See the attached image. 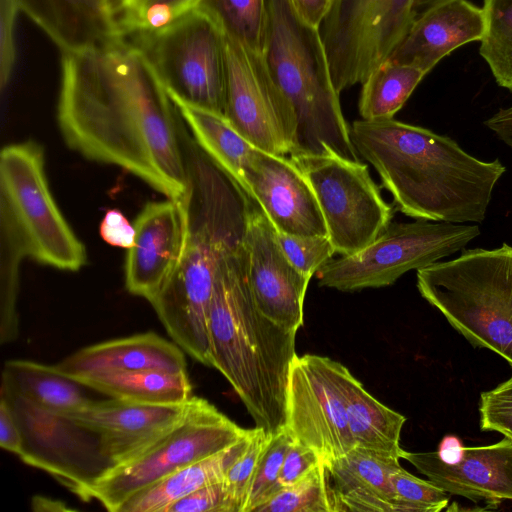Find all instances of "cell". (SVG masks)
<instances>
[{"label": "cell", "mask_w": 512, "mask_h": 512, "mask_svg": "<svg viewBox=\"0 0 512 512\" xmlns=\"http://www.w3.org/2000/svg\"><path fill=\"white\" fill-rule=\"evenodd\" d=\"M57 119L66 144L87 159L121 167L167 198L186 195L183 120L127 37L62 52Z\"/></svg>", "instance_id": "cell-1"}, {"label": "cell", "mask_w": 512, "mask_h": 512, "mask_svg": "<svg viewBox=\"0 0 512 512\" xmlns=\"http://www.w3.org/2000/svg\"><path fill=\"white\" fill-rule=\"evenodd\" d=\"M187 231L180 260L150 302L173 342L210 367L208 314L221 260L244 242L250 196L186 134Z\"/></svg>", "instance_id": "cell-2"}, {"label": "cell", "mask_w": 512, "mask_h": 512, "mask_svg": "<svg viewBox=\"0 0 512 512\" xmlns=\"http://www.w3.org/2000/svg\"><path fill=\"white\" fill-rule=\"evenodd\" d=\"M350 137L397 208L415 219L482 222L506 170L498 159L481 161L449 137L393 118L356 120Z\"/></svg>", "instance_id": "cell-3"}, {"label": "cell", "mask_w": 512, "mask_h": 512, "mask_svg": "<svg viewBox=\"0 0 512 512\" xmlns=\"http://www.w3.org/2000/svg\"><path fill=\"white\" fill-rule=\"evenodd\" d=\"M210 367L232 386L256 427L284 426L296 331L257 308L249 285L244 242L220 262L208 314Z\"/></svg>", "instance_id": "cell-4"}, {"label": "cell", "mask_w": 512, "mask_h": 512, "mask_svg": "<svg viewBox=\"0 0 512 512\" xmlns=\"http://www.w3.org/2000/svg\"><path fill=\"white\" fill-rule=\"evenodd\" d=\"M261 52L292 113L289 157L335 155L360 161L320 28L302 19L291 0H265Z\"/></svg>", "instance_id": "cell-5"}, {"label": "cell", "mask_w": 512, "mask_h": 512, "mask_svg": "<svg viewBox=\"0 0 512 512\" xmlns=\"http://www.w3.org/2000/svg\"><path fill=\"white\" fill-rule=\"evenodd\" d=\"M417 288L472 345L512 366V246L465 250L418 269Z\"/></svg>", "instance_id": "cell-6"}, {"label": "cell", "mask_w": 512, "mask_h": 512, "mask_svg": "<svg viewBox=\"0 0 512 512\" xmlns=\"http://www.w3.org/2000/svg\"><path fill=\"white\" fill-rule=\"evenodd\" d=\"M0 231L25 257L65 271H78L86 250L59 210L45 174L44 149L29 140L0 154Z\"/></svg>", "instance_id": "cell-7"}, {"label": "cell", "mask_w": 512, "mask_h": 512, "mask_svg": "<svg viewBox=\"0 0 512 512\" xmlns=\"http://www.w3.org/2000/svg\"><path fill=\"white\" fill-rule=\"evenodd\" d=\"M208 400L192 395L180 422L135 458L110 468L89 488L85 501L95 499L111 512L137 492L170 474L235 444L250 433Z\"/></svg>", "instance_id": "cell-8"}, {"label": "cell", "mask_w": 512, "mask_h": 512, "mask_svg": "<svg viewBox=\"0 0 512 512\" xmlns=\"http://www.w3.org/2000/svg\"><path fill=\"white\" fill-rule=\"evenodd\" d=\"M480 234L477 225L449 222L390 223L362 250L330 259L315 274L320 286L343 292L392 285L410 270L427 267Z\"/></svg>", "instance_id": "cell-9"}, {"label": "cell", "mask_w": 512, "mask_h": 512, "mask_svg": "<svg viewBox=\"0 0 512 512\" xmlns=\"http://www.w3.org/2000/svg\"><path fill=\"white\" fill-rule=\"evenodd\" d=\"M125 37L142 50L169 95L224 113V37L207 15L193 8L160 29Z\"/></svg>", "instance_id": "cell-10"}, {"label": "cell", "mask_w": 512, "mask_h": 512, "mask_svg": "<svg viewBox=\"0 0 512 512\" xmlns=\"http://www.w3.org/2000/svg\"><path fill=\"white\" fill-rule=\"evenodd\" d=\"M415 0H332L320 33L336 91L362 84L411 27Z\"/></svg>", "instance_id": "cell-11"}, {"label": "cell", "mask_w": 512, "mask_h": 512, "mask_svg": "<svg viewBox=\"0 0 512 512\" xmlns=\"http://www.w3.org/2000/svg\"><path fill=\"white\" fill-rule=\"evenodd\" d=\"M290 158L312 186L336 253L362 250L391 223L393 209L366 164L335 155Z\"/></svg>", "instance_id": "cell-12"}, {"label": "cell", "mask_w": 512, "mask_h": 512, "mask_svg": "<svg viewBox=\"0 0 512 512\" xmlns=\"http://www.w3.org/2000/svg\"><path fill=\"white\" fill-rule=\"evenodd\" d=\"M0 399L21 431L23 448L18 457L85 501L92 484L112 467L98 436L68 416L42 408L3 386Z\"/></svg>", "instance_id": "cell-13"}, {"label": "cell", "mask_w": 512, "mask_h": 512, "mask_svg": "<svg viewBox=\"0 0 512 512\" xmlns=\"http://www.w3.org/2000/svg\"><path fill=\"white\" fill-rule=\"evenodd\" d=\"M223 37L224 116L257 149L289 156L294 141L292 113L261 50L227 34Z\"/></svg>", "instance_id": "cell-14"}, {"label": "cell", "mask_w": 512, "mask_h": 512, "mask_svg": "<svg viewBox=\"0 0 512 512\" xmlns=\"http://www.w3.org/2000/svg\"><path fill=\"white\" fill-rule=\"evenodd\" d=\"M284 427L294 441L314 450L324 462L355 447L333 359L295 356L289 371Z\"/></svg>", "instance_id": "cell-15"}, {"label": "cell", "mask_w": 512, "mask_h": 512, "mask_svg": "<svg viewBox=\"0 0 512 512\" xmlns=\"http://www.w3.org/2000/svg\"><path fill=\"white\" fill-rule=\"evenodd\" d=\"M244 245L249 285L257 308L277 325L297 332L303 325L310 278L289 261L275 228L253 198L249 202Z\"/></svg>", "instance_id": "cell-16"}, {"label": "cell", "mask_w": 512, "mask_h": 512, "mask_svg": "<svg viewBox=\"0 0 512 512\" xmlns=\"http://www.w3.org/2000/svg\"><path fill=\"white\" fill-rule=\"evenodd\" d=\"M410 462L448 494L489 502L512 501V439L465 447L455 437L443 439L435 452H408Z\"/></svg>", "instance_id": "cell-17"}, {"label": "cell", "mask_w": 512, "mask_h": 512, "mask_svg": "<svg viewBox=\"0 0 512 512\" xmlns=\"http://www.w3.org/2000/svg\"><path fill=\"white\" fill-rule=\"evenodd\" d=\"M245 192L277 232L293 236H328L309 181L288 155L255 149L244 171Z\"/></svg>", "instance_id": "cell-18"}, {"label": "cell", "mask_w": 512, "mask_h": 512, "mask_svg": "<svg viewBox=\"0 0 512 512\" xmlns=\"http://www.w3.org/2000/svg\"><path fill=\"white\" fill-rule=\"evenodd\" d=\"M133 224L135 239L126 255L125 287L151 302L182 255L187 231L183 199L149 202Z\"/></svg>", "instance_id": "cell-19"}, {"label": "cell", "mask_w": 512, "mask_h": 512, "mask_svg": "<svg viewBox=\"0 0 512 512\" xmlns=\"http://www.w3.org/2000/svg\"><path fill=\"white\" fill-rule=\"evenodd\" d=\"M187 402L161 405L115 398L92 400L66 416L98 436L103 455L114 467L140 455L169 433L183 418Z\"/></svg>", "instance_id": "cell-20"}, {"label": "cell", "mask_w": 512, "mask_h": 512, "mask_svg": "<svg viewBox=\"0 0 512 512\" xmlns=\"http://www.w3.org/2000/svg\"><path fill=\"white\" fill-rule=\"evenodd\" d=\"M483 9L467 0H446L419 13L387 60L419 68L426 74L452 51L480 41Z\"/></svg>", "instance_id": "cell-21"}, {"label": "cell", "mask_w": 512, "mask_h": 512, "mask_svg": "<svg viewBox=\"0 0 512 512\" xmlns=\"http://www.w3.org/2000/svg\"><path fill=\"white\" fill-rule=\"evenodd\" d=\"M185 352L154 332L86 346L55 368L73 380L102 374L159 369L186 370Z\"/></svg>", "instance_id": "cell-22"}, {"label": "cell", "mask_w": 512, "mask_h": 512, "mask_svg": "<svg viewBox=\"0 0 512 512\" xmlns=\"http://www.w3.org/2000/svg\"><path fill=\"white\" fill-rule=\"evenodd\" d=\"M400 459L355 446L343 456L324 462L335 512H403L391 474Z\"/></svg>", "instance_id": "cell-23"}, {"label": "cell", "mask_w": 512, "mask_h": 512, "mask_svg": "<svg viewBox=\"0 0 512 512\" xmlns=\"http://www.w3.org/2000/svg\"><path fill=\"white\" fill-rule=\"evenodd\" d=\"M62 52L94 48L124 36L108 0H15Z\"/></svg>", "instance_id": "cell-24"}, {"label": "cell", "mask_w": 512, "mask_h": 512, "mask_svg": "<svg viewBox=\"0 0 512 512\" xmlns=\"http://www.w3.org/2000/svg\"><path fill=\"white\" fill-rule=\"evenodd\" d=\"M333 370L355 446L403 459L400 436L406 417L374 398L340 362L333 360Z\"/></svg>", "instance_id": "cell-25"}, {"label": "cell", "mask_w": 512, "mask_h": 512, "mask_svg": "<svg viewBox=\"0 0 512 512\" xmlns=\"http://www.w3.org/2000/svg\"><path fill=\"white\" fill-rule=\"evenodd\" d=\"M250 433L209 457L194 462L147 487L127 500L119 512H166L177 500L215 482L222 481L236 459L246 449Z\"/></svg>", "instance_id": "cell-26"}, {"label": "cell", "mask_w": 512, "mask_h": 512, "mask_svg": "<svg viewBox=\"0 0 512 512\" xmlns=\"http://www.w3.org/2000/svg\"><path fill=\"white\" fill-rule=\"evenodd\" d=\"M169 96L197 145L245 191L244 171L256 147L224 114Z\"/></svg>", "instance_id": "cell-27"}, {"label": "cell", "mask_w": 512, "mask_h": 512, "mask_svg": "<svg viewBox=\"0 0 512 512\" xmlns=\"http://www.w3.org/2000/svg\"><path fill=\"white\" fill-rule=\"evenodd\" d=\"M1 386L54 413L68 415L89 404L83 385L60 373L54 365L30 360H8Z\"/></svg>", "instance_id": "cell-28"}, {"label": "cell", "mask_w": 512, "mask_h": 512, "mask_svg": "<svg viewBox=\"0 0 512 512\" xmlns=\"http://www.w3.org/2000/svg\"><path fill=\"white\" fill-rule=\"evenodd\" d=\"M75 381L110 398L143 404H184L192 396L187 370L118 372L83 377Z\"/></svg>", "instance_id": "cell-29"}, {"label": "cell", "mask_w": 512, "mask_h": 512, "mask_svg": "<svg viewBox=\"0 0 512 512\" xmlns=\"http://www.w3.org/2000/svg\"><path fill=\"white\" fill-rule=\"evenodd\" d=\"M426 75L419 68L386 60L361 84L359 114L364 120L392 119Z\"/></svg>", "instance_id": "cell-30"}, {"label": "cell", "mask_w": 512, "mask_h": 512, "mask_svg": "<svg viewBox=\"0 0 512 512\" xmlns=\"http://www.w3.org/2000/svg\"><path fill=\"white\" fill-rule=\"evenodd\" d=\"M484 33L479 53L496 82L512 92V0H483Z\"/></svg>", "instance_id": "cell-31"}, {"label": "cell", "mask_w": 512, "mask_h": 512, "mask_svg": "<svg viewBox=\"0 0 512 512\" xmlns=\"http://www.w3.org/2000/svg\"><path fill=\"white\" fill-rule=\"evenodd\" d=\"M224 34L261 50L265 0H199L195 7Z\"/></svg>", "instance_id": "cell-32"}, {"label": "cell", "mask_w": 512, "mask_h": 512, "mask_svg": "<svg viewBox=\"0 0 512 512\" xmlns=\"http://www.w3.org/2000/svg\"><path fill=\"white\" fill-rule=\"evenodd\" d=\"M255 512H335L324 461L299 481L279 489Z\"/></svg>", "instance_id": "cell-33"}, {"label": "cell", "mask_w": 512, "mask_h": 512, "mask_svg": "<svg viewBox=\"0 0 512 512\" xmlns=\"http://www.w3.org/2000/svg\"><path fill=\"white\" fill-rule=\"evenodd\" d=\"M199 0H123L115 13L124 36L160 29L193 9Z\"/></svg>", "instance_id": "cell-34"}, {"label": "cell", "mask_w": 512, "mask_h": 512, "mask_svg": "<svg viewBox=\"0 0 512 512\" xmlns=\"http://www.w3.org/2000/svg\"><path fill=\"white\" fill-rule=\"evenodd\" d=\"M293 441L284 426L272 434L260 456L241 512H255L280 489L278 477Z\"/></svg>", "instance_id": "cell-35"}, {"label": "cell", "mask_w": 512, "mask_h": 512, "mask_svg": "<svg viewBox=\"0 0 512 512\" xmlns=\"http://www.w3.org/2000/svg\"><path fill=\"white\" fill-rule=\"evenodd\" d=\"M0 234V342L4 345L13 342L18 336L19 263L25 255L8 236Z\"/></svg>", "instance_id": "cell-36"}, {"label": "cell", "mask_w": 512, "mask_h": 512, "mask_svg": "<svg viewBox=\"0 0 512 512\" xmlns=\"http://www.w3.org/2000/svg\"><path fill=\"white\" fill-rule=\"evenodd\" d=\"M390 480L403 512H438L448 504L447 492L429 480L414 476L402 466L392 472Z\"/></svg>", "instance_id": "cell-37"}, {"label": "cell", "mask_w": 512, "mask_h": 512, "mask_svg": "<svg viewBox=\"0 0 512 512\" xmlns=\"http://www.w3.org/2000/svg\"><path fill=\"white\" fill-rule=\"evenodd\" d=\"M272 434L264 428L255 426L246 449L232 464L223 479L236 512H241L260 456Z\"/></svg>", "instance_id": "cell-38"}, {"label": "cell", "mask_w": 512, "mask_h": 512, "mask_svg": "<svg viewBox=\"0 0 512 512\" xmlns=\"http://www.w3.org/2000/svg\"><path fill=\"white\" fill-rule=\"evenodd\" d=\"M276 236L289 261L310 279L336 253L328 236H293L277 231Z\"/></svg>", "instance_id": "cell-39"}, {"label": "cell", "mask_w": 512, "mask_h": 512, "mask_svg": "<svg viewBox=\"0 0 512 512\" xmlns=\"http://www.w3.org/2000/svg\"><path fill=\"white\" fill-rule=\"evenodd\" d=\"M480 427L512 439V376L480 397Z\"/></svg>", "instance_id": "cell-40"}, {"label": "cell", "mask_w": 512, "mask_h": 512, "mask_svg": "<svg viewBox=\"0 0 512 512\" xmlns=\"http://www.w3.org/2000/svg\"><path fill=\"white\" fill-rule=\"evenodd\" d=\"M166 512H236V509L222 480L177 500Z\"/></svg>", "instance_id": "cell-41"}, {"label": "cell", "mask_w": 512, "mask_h": 512, "mask_svg": "<svg viewBox=\"0 0 512 512\" xmlns=\"http://www.w3.org/2000/svg\"><path fill=\"white\" fill-rule=\"evenodd\" d=\"M20 11L15 0H0V86L8 85L15 64V24Z\"/></svg>", "instance_id": "cell-42"}, {"label": "cell", "mask_w": 512, "mask_h": 512, "mask_svg": "<svg viewBox=\"0 0 512 512\" xmlns=\"http://www.w3.org/2000/svg\"><path fill=\"white\" fill-rule=\"evenodd\" d=\"M321 461L323 460L314 450L293 441L286 453L278 477L279 488L290 486L299 481Z\"/></svg>", "instance_id": "cell-43"}, {"label": "cell", "mask_w": 512, "mask_h": 512, "mask_svg": "<svg viewBox=\"0 0 512 512\" xmlns=\"http://www.w3.org/2000/svg\"><path fill=\"white\" fill-rule=\"evenodd\" d=\"M99 232L102 239L112 246L130 249L134 244V224H131L118 209L106 211Z\"/></svg>", "instance_id": "cell-44"}, {"label": "cell", "mask_w": 512, "mask_h": 512, "mask_svg": "<svg viewBox=\"0 0 512 512\" xmlns=\"http://www.w3.org/2000/svg\"><path fill=\"white\" fill-rule=\"evenodd\" d=\"M0 447L20 455L23 448L21 431L6 403L0 399Z\"/></svg>", "instance_id": "cell-45"}, {"label": "cell", "mask_w": 512, "mask_h": 512, "mask_svg": "<svg viewBox=\"0 0 512 512\" xmlns=\"http://www.w3.org/2000/svg\"><path fill=\"white\" fill-rule=\"evenodd\" d=\"M295 10L307 23L320 28L332 0H291Z\"/></svg>", "instance_id": "cell-46"}, {"label": "cell", "mask_w": 512, "mask_h": 512, "mask_svg": "<svg viewBox=\"0 0 512 512\" xmlns=\"http://www.w3.org/2000/svg\"><path fill=\"white\" fill-rule=\"evenodd\" d=\"M485 125L512 149V106L500 109L485 121Z\"/></svg>", "instance_id": "cell-47"}, {"label": "cell", "mask_w": 512, "mask_h": 512, "mask_svg": "<svg viewBox=\"0 0 512 512\" xmlns=\"http://www.w3.org/2000/svg\"><path fill=\"white\" fill-rule=\"evenodd\" d=\"M32 508L35 511H66L71 510L65 503L44 496H35L32 499Z\"/></svg>", "instance_id": "cell-48"}, {"label": "cell", "mask_w": 512, "mask_h": 512, "mask_svg": "<svg viewBox=\"0 0 512 512\" xmlns=\"http://www.w3.org/2000/svg\"><path fill=\"white\" fill-rule=\"evenodd\" d=\"M446 0H415V10L417 15L424 11L425 9L433 6L437 3L443 2Z\"/></svg>", "instance_id": "cell-49"}, {"label": "cell", "mask_w": 512, "mask_h": 512, "mask_svg": "<svg viewBox=\"0 0 512 512\" xmlns=\"http://www.w3.org/2000/svg\"><path fill=\"white\" fill-rule=\"evenodd\" d=\"M108 1L113 9L114 14H115L123 0H108Z\"/></svg>", "instance_id": "cell-50"}]
</instances>
